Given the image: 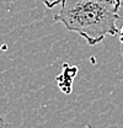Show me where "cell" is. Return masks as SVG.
<instances>
[{
	"mask_svg": "<svg viewBox=\"0 0 123 128\" xmlns=\"http://www.w3.org/2000/svg\"><path fill=\"white\" fill-rule=\"evenodd\" d=\"M121 5L122 0H63L60 11L53 18L95 46L106 36L118 34L116 24Z\"/></svg>",
	"mask_w": 123,
	"mask_h": 128,
	"instance_id": "cell-1",
	"label": "cell"
},
{
	"mask_svg": "<svg viewBox=\"0 0 123 128\" xmlns=\"http://www.w3.org/2000/svg\"><path fill=\"white\" fill-rule=\"evenodd\" d=\"M63 0H42V2L46 5L48 9H52V8H54L56 5H58V4H60Z\"/></svg>",
	"mask_w": 123,
	"mask_h": 128,
	"instance_id": "cell-2",
	"label": "cell"
},
{
	"mask_svg": "<svg viewBox=\"0 0 123 128\" xmlns=\"http://www.w3.org/2000/svg\"><path fill=\"white\" fill-rule=\"evenodd\" d=\"M0 128H12V127H11V126L4 120V118L0 117Z\"/></svg>",
	"mask_w": 123,
	"mask_h": 128,
	"instance_id": "cell-3",
	"label": "cell"
},
{
	"mask_svg": "<svg viewBox=\"0 0 123 128\" xmlns=\"http://www.w3.org/2000/svg\"><path fill=\"white\" fill-rule=\"evenodd\" d=\"M118 34H120V41H121V43L123 44V27L120 30V32H118Z\"/></svg>",
	"mask_w": 123,
	"mask_h": 128,
	"instance_id": "cell-4",
	"label": "cell"
}]
</instances>
